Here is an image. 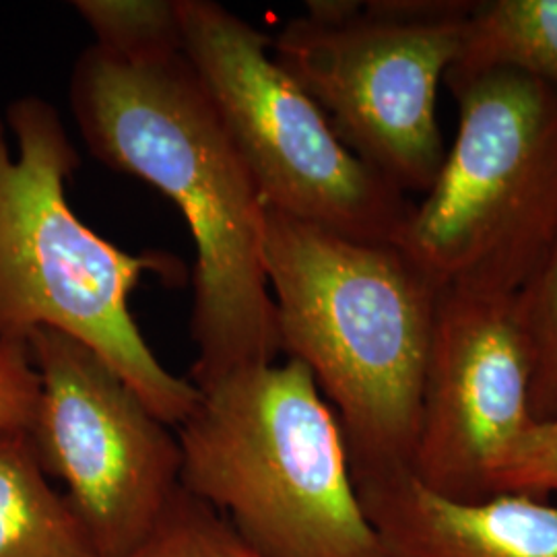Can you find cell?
<instances>
[{
  "instance_id": "obj_8",
  "label": "cell",
  "mask_w": 557,
  "mask_h": 557,
  "mask_svg": "<svg viewBox=\"0 0 557 557\" xmlns=\"http://www.w3.org/2000/svg\"><path fill=\"white\" fill-rule=\"evenodd\" d=\"M40 374L29 438L101 557H124L178 494V436L119 372L77 338L40 329L27 338Z\"/></svg>"
},
{
  "instance_id": "obj_16",
  "label": "cell",
  "mask_w": 557,
  "mask_h": 557,
  "mask_svg": "<svg viewBox=\"0 0 557 557\" xmlns=\"http://www.w3.org/2000/svg\"><path fill=\"white\" fill-rule=\"evenodd\" d=\"M496 494L549 499L557 494V416L533 421L508 450L494 478Z\"/></svg>"
},
{
  "instance_id": "obj_5",
  "label": "cell",
  "mask_w": 557,
  "mask_h": 557,
  "mask_svg": "<svg viewBox=\"0 0 557 557\" xmlns=\"http://www.w3.org/2000/svg\"><path fill=\"white\" fill-rule=\"evenodd\" d=\"M444 83L457 137L398 248L438 289L517 296L557 236V89L512 69Z\"/></svg>"
},
{
  "instance_id": "obj_14",
  "label": "cell",
  "mask_w": 557,
  "mask_h": 557,
  "mask_svg": "<svg viewBox=\"0 0 557 557\" xmlns=\"http://www.w3.org/2000/svg\"><path fill=\"white\" fill-rule=\"evenodd\" d=\"M124 557H264L218 510L180 487L153 531Z\"/></svg>"
},
{
  "instance_id": "obj_9",
  "label": "cell",
  "mask_w": 557,
  "mask_h": 557,
  "mask_svg": "<svg viewBox=\"0 0 557 557\" xmlns=\"http://www.w3.org/2000/svg\"><path fill=\"white\" fill-rule=\"evenodd\" d=\"M531 386L517 296L440 289L413 475L446 498H492L502 460L535 421Z\"/></svg>"
},
{
  "instance_id": "obj_7",
  "label": "cell",
  "mask_w": 557,
  "mask_h": 557,
  "mask_svg": "<svg viewBox=\"0 0 557 557\" xmlns=\"http://www.w3.org/2000/svg\"><path fill=\"white\" fill-rule=\"evenodd\" d=\"M475 2L372 0L341 21H289L273 59L317 101L359 160L400 193H428L446 158L440 85Z\"/></svg>"
},
{
  "instance_id": "obj_15",
  "label": "cell",
  "mask_w": 557,
  "mask_h": 557,
  "mask_svg": "<svg viewBox=\"0 0 557 557\" xmlns=\"http://www.w3.org/2000/svg\"><path fill=\"white\" fill-rule=\"evenodd\" d=\"M518 322L531 351V413L557 416V236L537 273L517 294Z\"/></svg>"
},
{
  "instance_id": "obj_2",
  "label": "cell",
  "mask_w": 557,
  "mask_h": 557,
  "mask_svg": "<svg viewBox=\"0 0 557 557\" xmlns=\"http://www.w3.org/2000/svg\"><path fill=\"white\" fill-rule=\"evenodd\" d=\"M278 347L337 416L354 481L413 471L440 289L397 244L264 209Z\"/></svg>"
},
{
  "instance_id": "obj_17",
  "label": "cell",
  "mask_w": 557,
  "mask_h": 557,
  "mask_svg": "<svg viewBox=\"0 0 557 557\" xmlns=\"http://www.w3.org/2000/svg\"><path fill=\"white\" fill-rule=\"evenodd\" d=\"M40 395V374L27 343L0 341V434H29Z\"/></svg>"
},
{
  "instance_id": "obj_4",
  "label": "cell",
  "mask_w": 557,
  "mask_h": 557,
  "mask_svg": "<svg viewBox=\"0 0 557 557\" xmlns=\"http://www.w3.org/2000/svg\"><path fill=\"white\" fill-rule=\"evenodd\" d=\"M178 425L180 485L264 557H386L337 416L296 359L200 388Z\"/></svg>"
},
{
  "instance_id": "obj_6",
  "label": "cell",
  "mask_w": 557,
  "mask_h": 557,
  "mask_svg": "<svg viewBox=\"0 0 557 557\" xmlns=\"http://www.w3.org/2000/svg\"><path fill=\"white\" fill-rule=\"evenodd\" d=\"M182 54L213 101L267 207L345 238L397 244L413 202L338 139L252 23L178 0Z\"/></svg>"
},
{
  "instance_id": "obj_10",
  "label": "cell",
  "mask_w": 557,
  "mask_h": 557,
  "mask_svg": "<svg viewBox=\"0 0 557 557\" xmlns=\"http://www.w3.org/2000/svg\"><path fill=\"white\" fill-rule=\"evenodd\" d=\"M386 557H557V504L527 494L458 502L413 471L358 481Z\"/></svg>"
},
{
  "instance_id": "obj_1",
  "label": "cell",
  "mask_w": 557,
  "mask_h": 557,
  "mask_svg": "<svg viewBox=\"0 0 557 557\" xmlns=\"http://www.w3.org/2000/svg\"><path fill=\"white\" fill-rule=\"evenodd\" d=\"M69 100L89 151L176 202L195 239L190 382L200 391L273 363L281 347L264 269L267 202L188 60L128 62L94 44L75 62Z\"/></svg>"
},
{
  "instance_id": "obj_13",
  "label": "cell",
  "mask_w": 557,
  "mask_h": 557,
  "mask_svg": "<svg viewBox=\"0 0 557 557\" xmlns=\"http://www.w3.org/2000/svg\"><path fill=\"white\" fill-rule=\"evenodd\" d=\"M81 20L103 52L151 62L182 54L178 0H77Z\"/></svg>"
},
{
  "instance_id": "obj_3",
  "label": "cell",
  "mask_w": 557,
  "mask_h": 557,
  "mask_svg": "<svg viewBox=\"0 0 557 557\" xmlns=\"http://www.w3.org/2000/svg\"><path fill=\"white\" fill-rule=\"evenodd\" d=\"M79 153L59 110L25 96L0 119V341L27 343L50 329L108 361L143 403L178 428L199 388L172 374L128 310L143 277L180 285L184 262L165 252L131 255L98 236L66 200Z\"/></svg>"
},
{
  "instance_id": "obj_12",
  "label": "cell",
  "mask_w": 557,
  "mask_h": 557,
  "mask_svg": "<svg viewBox=\"0 0 557 557\" xmlns=\"http://www.w3.org/2000/svg\"><path fill=\"white\" fill-rule=\"evenodd\" d=\"M512 69L557 89V0L475 2L450 71Z\"/></svg>"
},
{
  "instance_id": "obj_11",
  "label": "cell",
  "mask_w": 557,
  "mask_h": 557,
  "mask_svg": "<svg viewBox=\"0 0 557 557\" xmlns=\"http://www.w3.org/2000/svg\"><path fill=\"white\" fill-rule=\"evenodd\" d=\"M0 557H101L29 434H0Z\"/></svg>"
}]
</instances>
